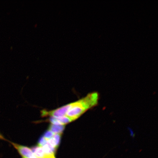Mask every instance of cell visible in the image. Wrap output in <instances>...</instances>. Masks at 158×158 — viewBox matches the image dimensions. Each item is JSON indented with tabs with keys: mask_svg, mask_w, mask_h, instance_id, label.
<instances>
[{
	"mask_svg": "<svg viewBox=\"0 0 158 158\" xmlns=\"http://www.w3.org/2000/svg\"><path fill=\"white\" fill-rule=\"evenodd\" d=\"M6 139H5V137H4L2 134L0 133V139L4 140V141H5Z\"/></svg>",
	"mask_w": 158,
	"mask_h": 158,
	"instance_id": "30bf717a",
	"label": "cell"
},
{
	"mask_svg": "<svg viewBox=\"0 0 158 158\" xmlns=\"http://www.w3.org/2000/svg\"><path fill=\"white\" fill-rule=\"evenodd\" d=\"M35 157L37 158H47L44 150L42 147L39 145L31 148Z\"/></svg>",
	"mask_w": 158,
	"mask_h": 158,
	"instance_id": "52a82bcc",
	"label": "cell"
},
{
	"mask_svg": "<svg viewBox=\"0 0 158 158\" xmlns=\"http://www.w3.org/2000/svg\"><path fill=\"white\" fill-rule=\"evenodd\" d=\"M72 106V103L69 104L54 110L48 111L43 110L41 111L42 117L49 116L51 117L59 118L66 116Z\"/></svg>",
	"mask_w": 158,
	"mask_h": 158,
	"instance_id": "7a4b0ae2",
	"label": "cell"
},
{
	"mask_svg": "<svg viewBox=\"0 0 158 158\" xmlns=\"http://www.w3.org/2000/svg\"><path fill=\"white\" fill-rule=\"evenodd\" d=\"M98 95L97 93L89 94L85 98L72 103V107L66 116L76 120L84 112L97 104Z\"/></svg>",
	"mask_w": 158,
	"mask_h": 158,
	"instance_id": "6da1fadb",
	"label": "cell"
},
{
	"mask_svg": "<svg viewBox=\"0 0 158 158\" xmlns=\"http://www.w3.org/2000/svg\"><path fill=\"white\" fill-rule=\"evenodd\" d=\"M23 158H24V157H23Z\"/></svg>",
	"mask_w": 158,
	"mask_h": 158,
	"instance_id": "7c38bea8",
	"label": "cell"
},
{
	"mask_svg": "<svg viewBox=\"0 0 158 158\" xmlns=\"http://www.w3.org/2000/svg\"><path fill=\"white\" fill-rule=\"evenodd\" d=\"M31 158H37L35 157V156H34L33 157H31Z\"/></svg>",
	"mask_w": 158,
	"mask_h": 158,
	"instance_id": "8fae6325",
	"label": "cell"
},
{
	"mask_svg": "<svg viewBox=\"0 0 158 158\" xmlns=\"http://www.w3.org/2000/svg\"><path fill=\"white\" fill-rule=\"evenodd\" d=\"M74 120H75L73 118L66 115L59 118L51 117L48 119V121L51 124L60 125H65V124L70 123Z\"/></svg>",
	"mask_w": 158,
	"mask_h": 158,
	"instance_id": "277c9868",
	"label": "cell"
},
{
	"mask_svg": "<svg viewBox=\"0 0 158 158\" xmlns=\"http://www.w3.org/2000/svg\"><path fill=\"white\" fill-rule=\"evenodd\" d=\"M6 140L13 145L23 157L25 158H31L35 156L32 150L30 148L10 142L7 139Z\"/></svg>",
	"mask_w": 158,
	"mask_h": 158,
	"instance_id": "3957f363",
	"label": "cell"
},
{
	"mask_svg": "<svg viewBox=\"0 0 158 158\" xmlns=\"http://www.w3.org/2000/svg\"><path fill=\"white\" fill-rule=\"evenodd\" d=\"M65 127V125H55L51 124L49 126L48 130L55 134L62 133Z\"/></svg>",
	"mask_w": 158,
	"mask_h": 158,
	"instance_id": "ba28073f",
	"label": "cell"
},
{
	"mask_svg": "<svg viewBox=\"0 0 158 158\" xmlns=\"http://www.w3.org/2000/svg\"><path fill=\"white\" fill-rule=\"evenodd\" d=\"M54 134L53 132L48 130L46 132H45L43 137L47 141V140L52 138L53 135H54Z\"/></svg>",
	"mask_w": 158,
	"mask_h": 158,
	"instance_id": "9c48e42d",
	"label": "cell"
},
{
	"mask_svg": "<svg viewBox=\"0 0 158 158\" xmlns=\"http://www.w3.org/2000/svg\"><path fill=\"white\" fill-rule=\"evenodd\" d=\"M42 147L44 150L47 158H56L55 155L56 149L51 146L48 141Z\"/></svg>",
	"mask_w": 158,
	"mask_h": 158,
	"instance_id": "5b68a950",
	"label": "cell"
},
{
	"mask_svg": "<svg viewBox=\"0 0 158 158\" xmlns=\"http://www.w3.org/2000/svg\"><path fill=\"white\" fill-rule=\"evenodd\" d=\"M62 135V133L55 134L52 138L47 141L51 146L57 149L60 144Z\"/></svg>",
	"mask_w": 158,
	"mask_h": 158,
	"instance_id": "8992f818",
	"label": "cell"
}]
</instances>
